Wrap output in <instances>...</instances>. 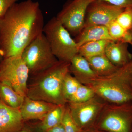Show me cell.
Instances as JSON below:
<instances>
[{
  "mask_svg": "<svg viewBox=\"0 0 132 132\" xmlns=\"http://www.w3.org/2000/svg\"><path fill=\"white\" fill-rule=\"evenodd\" d=\"M131 45L132 46V43L131 44Z\"/></svg>",
  "mask_w": 132,
  "mask_h": 132,
  "instance_id": "obj_32",
  "label": "cell"
},
{
  "mask_svg": "<svg viewBox=\"0 0 132 132\" xmlns=\"http://www.w3.org/2000/svg\"><path fill=\"white\" fill-rule=\"evenodd\" d=\"M132 103H107L94 128L106 132H131Z\"/></svg>",
  "mask_w": 132,
  "mask_h": 132,
  "instance_id": "obj_5",
  "label": "cell"
},
{
  "mask_svg": "<svg viewBox=\"0 0 132 132\" xmlns=\"http://www.w3.org/2000/svg\"><path fill=\"white\" fill-rule=\"evenodd\" d=\"M81 132H106L101 130H98L95 128H90L87 130L81 131Z\"/></svg>",
  "mask_w": 132,
  "mask_h": 132,
  "instance_id": "obj_28",
  "label": "cell"
},
{
  "mask_svg": "<svg viewBox=\"0 0 132 132\" xmlns=\"http://www.w3.org/2000/svg\"><path fill=\"white\" fill-rule=\"evenodd\" d=\"M67 104L56 105L48 113L42 121L40 128L42 131L46 132L62 123L65 112Z\"/></svg>",
  "mask_w": 132,
  "mask_h": 132,
  "instance_id": "obj_17",
  "label": "cell"
},
{
  "mask_svg": "<svg viewBox=\"0 0 132 132\" xmlns=\"http://www.w3.org/2000/svg\"><path fill=\"white\" fill-rule=\"evenodd\" d=\"M131 31L132 33V29L131 30Z\"/></svg>",
  "mask_w": 132,
  "mask_h": 132,
  "instance_id": "obj_33",
  "label": "cell"
},
{
  "mask_svg": "<svg viewBox=\"0 0 132 132\" xmlns=\"http://www.w3.org/2000/svg\"><path fill=\"white\" fill-rule=\"evenodd\" d=\"M28 132V131H26V130H24V131H21L20 132Z\"/></svg>",
  "mask_w": 132,
  "mask_h": 132,
  "instance_id": "obj_30",
  "label": "cell"
},
{
  "mask_svg": "<svg viewBox=\"0 0 132 132\" xmlns=\"http://www.w3.org/2000/svg\"><path fill=\"white\" fill-rule=\"evenodd\" d=\"M19 109L9 106L0 100V132H19L23 125Z\"/></svg>",
  "mask_w": 132,
  "mask_h": 132,
  "instance_id": "obj_11",
  "label": "cell"
},
{
  "mask_svg": "<svg viewBox=\"0 0 132 132\" xmlns=\"http://www.w3.org/2000/svg\"><path fill=\"white\" fill-rule=\"evenodd\" d=\"M119 7L125 8L132 6V0H100Z\"/></svg>",
  "mask_w": 132,
  "mask_h": 132,
  "instance_id": "obj_26",
  "label": "cell"
},
{
  "mask_svg": "<svg viewBox=\"0 0 132 132\" xmlns=\"http://www.w3.org/2000/svg\"><path fill=\"white\" fill-rule=\"evenodd\" d=\"M46 132H65V129L62 123L54 127L50 128Z\"/></svg>",
  "mask_w": 132,
  "mask_h": 132,
  "instance_id": "obj_27",
  "label": "cell"
},
{
  "mask_svg": "<svg viewBox=\"0 0 132 132\" xmlns=\"http://www.w3.org/2000/svg\"><path fill=\"white\" fill-rule=\"evenodd\" d=\"M56 105L26 96L20 110L24 120L37 119L42 121L48 113Z\"/></svg>",
  "mask_w": 132,
  "mask_h": 132,
  "instance_id": "obj_12",
  "label": "cell"
},
{
  "mask_svg": "<svg viewBox=\"0 0 132 132\" xmlns=\"http://www.w3.org/2000/svg\"><path fill=\"white\" fill-rule=\"evenodd\" d=\"M94 0H69L56 16L71 34L77 35L85 26L88 7Z\"/></svg>",
  "mask_w": 132,
  "mask_h": 132,
  "instance_id": "obj_9",
  "label": "cell"
},
{
  "mask_svg": "<svg viewBox=\"0 0 132 132\" xmlns=\"http://www.w3.org/2000/svg\"><path fill=\"white\" fill-rule=\"evenodd\" d=\"M132 62L111 74L98 76L87 86L107 103H132Z\"/></svg>",
  "mask_w": 132,
  "mask_h": 132,
  "instance_id": "obj_3",
  "label": "cell"
},
{
  "mask_svg": "<svg viewBox=\"0 0 132 132\" xmlns=\"http://www.w3.org/2000/svg\"><path fill=\"white\" fill-rule=\"evenodd\" d=\"M69 67V62L59 60L51 67L32 76L26 96L55 105H66L62 86L64 78L70 72Z\"/></svg>",
  "mask_w": 132,
  "mask_h": 132,
  "instance_id": "obj_2",
  "label": "cell"
},
{
  "mask_svg": "<svg viewBox=\"0 0 132 132\" xmlns=\"http://www.w3.org/2000/svg\"><path fill=\"white\" fill-rule=\"evenodd\" d=\"M109 34L114 41L121 42L128 44L132 43V33L127 31L115 21L107 26Z\"/></svg>",
  "mask_w": 132,
  "mask_h": 132,
  "instance_id": "obj_20",
  "label": "cell"
},
{
  "mask_svg": "<svg viewBox=\"0 0 132 132\" xmlns=\"http://www.w3.org/2000/svg\"><path fill=\"white\" fill-rule=\"evenodd\" d=\"M107 102L95 95L79 103H67L71 117L81 131L94 128Z\"/></svg>",
  "mask_w": 132,
  "mask_h": 132,
  "instance_id": "obj_8",
  "label": "cell"
},
{
  "mask_svg": "<svg viewBox=\"0 0 132 132\" xmlns=\"http://www.w3.org/2000/svg\"><path fill=\"white\" fill-rule=\"evenodd\" d=\"M124 9L104 1L94 0L87 9L84 27L94 25L107 27L116 20Z\"/></svg>",
  "mask_w": 132,
  "mask_h": 132,
  "instance_id": "obj_10",
  "label": "cell"
},
{
  "mask_svg": "<svg viewBox=\"0 0 132 132\" xmlns=\"http://www.w3.org/2000/svg\"><path fill=\"white\" fill-rule=\"evenodd\" d=\"M62 123L64 126L65 132H81L71 117L67 104Z\"/></svg>",
  "mask_w": 132,
  "mask_h": 132,
  "instance_id": "obj_24",
  "label": "cell"
},
{
  "mask_svg": "<svg viewBox=\"0 0 132 132\" xmlns=\"http://www.w3.org/2000/svg\"><path fill=\"white\" fill-rule=\"evenodd\" d=\"M128 46V43L110 41L106 47L105 55L113 65L121 67L132 61V54Z\"/></svg>",
  "mask_w": 132,
  "mask_h": 132,
  "instance_id": "obj_14",
  "label": "cell"
},
{
  "mask_svg": "<svg viewBox=\"0 0 132 132\" xmlns=\"http://www.w3.org/2000/svg\"><path fill=\"white\" fill-rule=\"evenodd\" d=\"M131 132H132V128H131Z\"/></svg>",
  "mask_w": 132,
  "mask_h": 132,
  "instance_id": "obj_31",
  "label": "cell"
},
{
  "mask_svg": "<svg viewBox=\"0 0 132 132\" xmlns=\"http://www.w3.org/2000/svg\"><path fill=\"white\" fill-rule=\"evenodd\" d=\"M44 17L38 2L16 3L0 18V46L3 59L21 56L43 32Z\"/></svg>",
  "mask_w": 132,
  "mask_h": 132,
  "instance_id": "obj_1",
  "label": "cell"
},
{
  "mask_svg": "<svg viewBox=\"0 0 132 132\" xmlns=\"http://www.w3.org/2000/svg\"><path fill=\"white\" fill-rule=\"evenodd\" d=\"M18 0H0V18L6 13L8 10Z\"/></svg>",
  "mask_w": 132,
  "mask_h": 132,
  "instance_id": "obj_25",
  "label": "cell"
},
{
  "mask_svg": "<svg viewBox=\"0 0 132 132\" xmlns=\"http://www.w3.org/2000/svg\"><path fill=\"white\" fill-rule=\"evenodd\" d=\"M29 72L21 56L4 58L0 62V82L8 85L24 97L27 96Z\"/></svg>",
  "mask_w": 132,
  "mask_h": 132,
  "instance_id": "obj_7",
  "label": "cell"
},
{
  "mask_svg": "<svg viewBox=\"0 0 132 132\" xmlns=\"http://www.w3.org/2000/svg\"><path fill=\"white\" fill-rule=\"evenodd\" d=\"M43 33L59 60L70 63L78 53L79 48L75 40L56 17H52L45 25Z\"/></svg>",
  "mask_w": 132,
  "mask_h": 132,
  "instance_id": "obj_4",
  "label": "cell"
},
{
  "mask_svg": "<svg viewBox=\"0 0 132 132\" xmlns=\"http://www.w3.org/2000/svg\"><path fill=\"white\" fill-rule=\"evenodd\" d=\"M116 21L127 31L132 29V6L125 8Z\"/></svg>",
  "mask_w": 132,
  "mask_h": 132,
  "instance_id": "obj_23",
  "label": "cell"
},
{
  "mask_svg": "<svg viewBox=\"0 0 132 132\" xmlns=\"http://www.w3.org/2000/svg\"><path fill=\"white\" fill-rule=\"evenodd\" d=\"M21 56L32 76L49 68L59 61L43 32L26 48Z\"/></svg>",
  "mask_w": 132,
  "mask_h": 132,
  "instance_id": "obj_6",
  "label": "cell"
},
{
  "mask_svg": "<svg viewBox=\"0 0 132 132\" xmlns=\"http://www.w3.org/2000/svg\"><path fill=\"white\" fill-rule=\"evenodd\" d=\"M25 97L19 94L8 85L0 82V100L6 105L20 109Z\"/></svg>",
  "mask_w": 132,
  "mask_h": 132,
  "instance_id": "obj_18",
  "label": "cell"
},
{
  "mask_svg": "<svg viewBox=\"0 0 132 132\" xmlns=\"http://www.w3.org/2000/svg\"><path fill=\"white\" fill-rule=\"evenodd\" d=\"M69 71L79 82L86 85L92 83L98 76L93 71L87 59L79 53L70 62Z\"/></svg>",
  "mask_w": 132,
  "mask_h": 132,
  "instance_id": "obj_13",
  "label": "cell"
},
{
  "mask_svg": "<svg viewBox=\"0 0 132 132\" xmlns=\"http://www.w3.org/2000/svg\"><path fill=\"white\" fill-rule=\"evenodd\" d=\"M3 59V57L2 54H1V46H0V62Z\"/></svg>",
  "mask_w": 132,
  "mask_h": 132,
  "instance_id": "obj_29",
  "label": "cell"
},
{
  "mask_svg": "<svg viewBox=\"0 0 132 132\" xmlns=\"http://www.w3.org/2000/svg\"><path fill=\"white\" fill-rule=\"evenodd\" d=\"M107 40H112L106 27L102 26H91L85 27L75 39L78 47L90 42Z\"/></svg>",
  "mask_w": 132,
  "mask_h": 132,
  "instance_id": "obj_15",
  "label": "cell"
},
{
  "mask_svg": "<svg viewBox=\"0 0 132 132\" xmlns=\"http://www.w3.org/2000/svg\"><path fill=\"white\" fill-rule=\"evenodd\" d=\"M80 84L70 72L66 75L63 81L62 89L67 102L75 93Z\"/></svg>",
  "mask_w": 132,
  "mask_h": 132,
  "instance_id": "obj_22",
  "label": "cell"
},
{
  "mask_svg": "<svg viewBox=\"0 0 132 132\" xmlns=\"http://www.w3.org/2000/svg\"><path fill=\"white\" fill-rule=\"evenodd\" d=\"M110 41L102 40L86 43L79 48L78 53L86 59L105 54L106 47Z\"/></svg>",
  "mask_w": 132,
  "mask_h": 132,
  "instance_id": "obj_19",
  "label": "cell"
},
{
  "mask_svg": "<svg viewBox=\"0 0 132 132\" xmlns=\"http://www.w3.org/2000/svg\"><path fill=\"white\" fill-rule=\"evenodd\" d=\"M91 68L98 76H105L116 72L119 68L113 65L105 54L87 58Z\"/></svg>",
  "mask_w": 132,
  "mask_h": 132,
  "instance_id": "obj_16",
  "label": "cell"
},
{
  "mask_svg": "<svg viewBox=\"0 0 132 132\" xmlns=\"http://www.w3.org/2000/svg\"><path fill=\"white\" fill-rule=\"evenodd\" d=\"M96 95L94 91L87 85L81 84L67 103H79L89 100Z\"/></svg>",
  "mask_w": 132,
  "mask_h": 132,
  "instance_id": "obj_21",
  "label": "cell"
}]
</instances>
